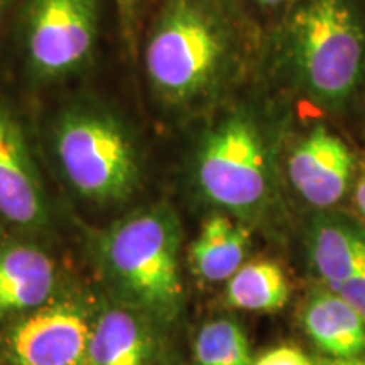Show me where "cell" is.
<instances>
[{
  "label": "cell",
  "instance_id": "cell-22",
  "mask_svg": "<svg viewBox=\"0 0 365 365\" xmlns=\"http://www.w3.org/2000/svg\"><path fill=\"white\" fill-rule=\"evenodd\" d=\"M217 2L222 4V6L232 14V16L239 17V19H242V21H247V17H245V14H244V9H242V0H217ZM249 24H250V22H249ZM250 26H252V24H250Z\"/></svg>",
  "mask_w": 365,
  "mask_h": 365
},
{
  "label": "cell",
  "instance_id": "cell-8",
  "mask_svg": "<svg viewBox=\"0 0 365 365\" xmlns=\"http://www.w3.org/2000/svg\"><path fill=\"white\" fill-rule=\"evenodd\" d=\"M91 327L76 303H46L22 318L9 335L17 365H86Z\"/></svg>",
  "mask_w": 365,
  "mask_h": 365
},
{
  "label": "cell",
  "instance_id": "cell-23",
  "mask_svg": "<svg viewBox=\"0 0 365 365\" xmlns=\"http://www.w3.org/2000/svg\"><path fill=\"white\" fill-rule=\"evenodd\" d=\"M350 120H357L365 125V85L362 91H360V97L357 100V105H355V110L352 117H350Z\"/></svg>",
  "mask_w": 365,
  "mask_h": 365
},
{
  "label": "cell",
  "instance_id": "cell-13",
  "mask_svg": "<svg viewBox=\"0 0 365 365\" xmlns=\"http://www.w3.org/2000/svg\"><path fill=\"white\" fill-rule=\"evenodd\" d=\"M250 244L247 223L218 212L203 222L190 247V262L196 276L205 281H228L244 266Z\"/></svg>",
  "mask_w": 365,
  "mask_h": 365
},
{
  "label": "cell",
  "instance_id": "cell-16",
  "mask_svg": "<svg viewBox=\"0 0 365 365\" xmlns=\"http://www.w3.org/2000/svg\"><path fill=\"white\" fill-rule=\"evenodd\" d=\"M195 357L198 365H250L247 336L234 319L210 322L196 335Z\"/></svg>",
  "mask_w": 365,
  "mask_h": 365
},
{
  "label": "cell",
  "instance_id": "cell-3",
  "mask_svg": "<svg viewBox=\"0 0 365 365\" xmlns=\"http://www.w3.org/2000/svg\"><path fill=\"white\" fill-rule=\"evenodd\" d=\"M298 108L257 73L212 108L195 150L200 195L244 223L261 218L272 205L277 150Z\"/></svg>",
  "mask_w": 365,
  "mask_h": 365
},
{
  "label": "cell",
  "instance_id": "cell-10",
  "mask_svg": "<svg viewBox=\"0 0 365 365\" xmlns=\"http://www.w3.org/2000/svg\"><path fill=\"white\" fill-rule=\"evenodd\" d=\"M307 240L313 266L330 289L365 269L364 220L336 210L314 212Z\"/></svg>",
  "mask_w": 365,
  "mask_h": 365
},
{
  "label": "cell",
  "instance_id": "cell-15",
  "mask_svg": "<svg viewBox=\"0 0 365 365\" xmlns=\"http://www.w3.org/2000/svg\"><path fill=\"white\" fill-rule=\"evenodd\" d=\"M287 299L289 282L276 262L254 261L244 264L227 281V301L234 308L271 313L284 308Z\"/></svg>",
  "mask_w": 365,
  "mask_h": 365
},
{
  "label": "cell",
  "instance_id": "cell-18",
  "mask_svg": "<svg viewBox=\"0 0 365 365\" xmlns=\"http://www.w3.org/2000/svg\"><path fill=\"white\" fill-rule=\"evenodd\" d=\"M115 4L118 17H120L122 33H124L129 48H134L137 31H139L140 12H143L145 0H115Z\"/></svg>",
  "mask_w": 365,
  "mask_h": 365
},
{
  "label": "cell",
  "instance_id": "cell-7",
  "mask_svg": "<svg viewBox=\"0 0 365 365\" xmlns=\"http://www.w3.org/2000/svg\"><path fill=\"white\" fill-rule=\"evenodd\" d=\"M307 124L287 144L286 178L303 203L314 212L335 210L352 195L359 159L339 130V122L307 112Z\"/></svg>",
  "mask_w": 365,
  "mask_h": 365
},
{
  "label": "cell",
  "instance_id": "cell-24",
  "mask_svg": "<svg viewBox=\"0 0 365 365\" xmlns=\"http://www.w3.org/2000/svg\"><path fill=\"white\" fill-rule=\"evenodd\" d=\"M322 365H365V355H357L352 359H328Z\"/></svg>",
  "mask_w": 365,
  "mask_h": 365
},
{
  "label": "cell",
  "instance_id": "cell-4",
  "mask_svg": "<svg viewBox=\"0 0 365 365\" xmlns=\"http://www.w3.org/2000/svg\"><path fill=\"white\" fill-rule=\"evenodd\" d=\"M51 148L71 190L91 203L120 205L139 191L143 161L135 135L107 105H63L53 118Z\"/></svg>",
  "mask_w": 365,
  "mask_h": 365
},
{
  "label": "cell",
  "instance_id": "cell-19",
  "mask_svg": "<svg viewBox=\"0 0 365 365\" xmlns=\"http://www.w3.org/2000/svg\"><path fill=\"white\" fill-rule=\"evenodd\" d=\"M254 365H314L312 359L308 357L298 346L281 345L276 349L269 350L255 360Z\"/></svg>",
  "mask_w": 365,
  "mask_h": 365
},
{
  "label": "cell",
  "instance_id": "cell-11",
  "mask_svg": "<svg viewBox=\"0 0 365 365\" xmlns=\"http://www.w3.org/2000/svg\"><path fill=\"white\" fill-rule=\"evenodd\" d=\"M54 289V264L33 245L0 247V319L38 309Z\"/></svg>",
  "mask_w": 365,
  "mask_h": 365
},
{
  "label": "cell",
  "instance_id": "cell-12",
  "mask_svg": "<svg viewBox=\"0 0 365 365\" xmlns=\"http://www.w3.org/2000/svg\"><path fill=\"white\" fill-rule=\"evenodd\" d=\"M303 325L314 345L330 359H352L365 352L364 314L330 287L309 296Z\"/></svg>",
  "mask_w": 365,
  "mask_h": 365
},
{
  "label": "cell",
  "instance_id": "cell-6",
  "mask_svg": "<svg viewBox=\"0 0 365 365\" xmlns=\"http://www.w3.org/2000/svg\"><path fill=\"white\" fill-rule=\"evenodd\" d=\"M21 19L26 68L39 83H58L93 63L100 0H27Z\"/></svg>",
  "mask_w": 365,
  "mask_h": 365
},
{
  "label": "cell",
  "instance_id": "cell-20",
  "mask_svg": "<svg viewBox=\"0 0 365 365\" xmlns=\"http://www.w3.org/2000/svg\"><path fill=\"white\" fill-rule=\"evenodd\" d=\"M341 298H345L355 309H359L365 318V269L359 271L355 276L341 282L336 287H333Z\"/></svg>",
  "mask_w": 365,
  "mask_h": 365
},
{
  "label": "cell",
  "instance_id": "cell-2",
  "mask_svg": "<svg viewBox=\"0 0 365 365\" xmlns=\"http://www.w3.org/2000/svg\"><path fill=\"white\" fill-rule=\"evenodd\" d=\"M259 43L217 0H163L145 39L148 85L170 110H212L257 73Z\"/></svg>",
  "mask_w": 365,
  "mask_h": 365
},
{
  "label": "cell",
  "instance_id": "cell-9",
  "mask_svg": "<svg viewBox=\"0 0 365 365\" xmlns=\"http://www.w3.org/2000/svg\"><path fill=\"white\" fill-rule=\"evenodd\" d=\"M0 218L22 228L48 223V200L17 118L0 107Z\"/></svg>",
  "mask_w": 365,
  "mask_h": 365
},
{
  "label": "cell",
  "instance_id": "cell-25",
  "mask_svg": "<svg viewBox=\"0 0 365 365\" xmlns=\"http://www.w3.org/2000/svg\"><path fill=\"white\" fill-rule=\"evenodd\" d=\"M4 12H6V0H0V27H2Z\"/></svg>",
  "mask_w": 365,
  "mask_h": 365
},
{
  "label": "cell",
  "instance_id": "cell-1",
  "mask_svg": "<svg viewBox=\"0 0 365 365\" xmlns=\"http://www.w3.org/2000/svg\"><path fill=\"white\" fill-rule=\"evenodd\" d=\"M257 75L344 124L365 85V0H296L261 34Z\"/></svg>",
  "mask_w": 365,
  "mask_h": 365
},
{
  "label": "cell",
  "instance_id": "cell-14",
  "mask_svg": "<svg viewBox=\"0 0 365 365\" xmlns=\"http://www.w3.org/2000/svg\"><path fill=\"white\" fill-rule=\"evenodd\" d=\"M150 335L144 323L125 309H108L91 327L86 365H145Z\"/></svg>",
  "mask_w": 365,
  "mask_h": 365
},
{
  "label": "cell",
  "instance_id": "cell-5",
  "mask_svg": "<svg viewBox=\"0 0 365 365\" xmlns=\"http://www.w3.org/2000/svg\"><path fill=\"white\" fill-rule=\"evenodd\" d=\"M181 223L168 205L135 210L98 242L105 277L120 298L158 318L171 319L182 303Z\"/></svg>",
  "mask_w": 365,
  "mask_h": 365
},
{
  "label": "cell",
  "instance_id": "cell-17",
  "mask_svg": "<svg viewBox=\"0 0 365 365\" xmlns=\"http://www.w3.org/2000/svg\"><path fill=\"white\" fill-rule=\"evenodd\" d=\"M296 0H242L245 17L261 36Z\"/></svg>",
  "mask_w": 365,
  "mask_h": 365
},
{
  "label": "cell",
  "instance_id": "cell-21",
  "mask_svg": "<svg viewBox=\"0 0 365 365\" xmlns=\"http://www.w3.org/2000/svg\"><path fill=\"white\" fill-rule=\"evenodd\" d=\"M352 200L360 218L365 222V164L362 170L359 171L357 181H355V186L352 191Z\"/></svg>",
  "mask_w": 365,
  "mask_h": 365
}]
</instances>
